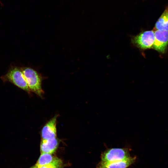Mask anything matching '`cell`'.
Instances as JSON below:
<instances>
[{
  "label": "cell",
  "mask_w": 168,
  "mask_h": 168,
  "mask_svg": "<svg viewBox=\"0 0 168 168\" xmlns=\"http://www.w3.org/2000/svg\"><path fill=\"white\" fill-rule=\"evenodd\" d=\"M58 115H55L42 128L41 136L43 140L56 138L57 136L56 123Z\"/></svg>",
  "instance_id": "cell-7"
},
{
  "label": "cell",
  "mask_w": 168,
  "mask_h": 168,
  "mask_svg": "<svg viewBox=\"0 0 168 168\" xmlns=\"http://www.w3.org/2000/svg\"><path fill=\"white\" fill-rule=\"evenodd\" d=\"M136 159V156H130L123 160L112 162L100 161L96 168H127L134 163Z\"/></svg>",
  "instance_id": "cell-6"
},
{
  "label": "cell",
  "mask_w": 168,
  "mask_h": 168,
  "mask_svg": "<svg viewBox=\"0 0 168 168\" xmlns=\"http://www.w3.org/2000/svg\"><path fill=\"white\" fill-rule=\"evenodd\" d=\"M58 144V141L56 138L42 139L40 145V151L41 153L52 154L57 149Z\"/></svg>",
  "instance_id": "cell-8"
},
{
  "label": "cell",
  "mask_w": 168,
  "mask_h": 168,
  "mask_svg": "<svg viewBox=\"0 0 168 168\" xmlns=\"http://www.w3.org/2000/svg\"><path fill=\"white\" fill-rule=\"evenodd\" d=\"M128 147L108 148L102 152L100 158L103 162H112L124 160L130 156Z\"/></svg>",
  "instance_id": "cell-3"
},
{
  "label": "cell",
  "mask_w": 168,
  "mask_h": 168,
  "mask_svg": "<svg viewBox=\"0 0 168 168\" xmlns=\"http://www.w3.org/2000/svg\"><path fill=\"white\" fill-rule=\"evenodd\" d=\"M155 40L152 48L160 53H164L168 45V31L154 30Z\"/></svg>",
  "instance_id": "cell-5"
},
{
  "label": "cell",
  "mask_w": 168,
  "mask_h": 168,
  "mask_svg": "<svg viewBox=\"0 0 168 168\" xmlns=\"http://www.w3.org/2000/svg\"><path fill=\"white\" fill-rule=\"evenodd\" d=\"M154 29V30L168 31V7L156 22Z\"/></svg>",
  "instance_id": "cell-9"
},
{
  "label": "cell",
  "mask_w": 168,
  "mask_h": 168,
  "mask_svg": "<svg viewBox=\"0 0 168 168\" xmlns=\"http://www.w3.org/2000/svg\"><path fill=\"white\" fill-rule=\"evenodd\" d=\"M56 157L52 154L47 153H41L35 166L36 168L42 166L52 162Z\"/></svg>",
  "instance_id": "cell-10"
},
{
  "label": "cell",
  "mask_w": 168,
  "mask_h": 168,
  "mask_svg": "<svg viewBox=\"0 0 168 168\" xmlns=\"http://www.w3.org/2000/svg\"><path fill=\"white\" fill-rule=\"evenodd\" d=\"M155 40L154 30L143 31L132 39V43L142 49H149L152 47Z\"/></svg>",
  "instance_id": "cell-4"
},
{
  "label": "cell",
  "mask_w": 168,
  "mask_h": 168,
  "mask_svg": "<svg viewBox=\"0 0 168 168\" xmlns=\"http://www.w3.org/2000/svg\"><path fill=\"white\" fill-rule=\"evenodd\" d=\"M21 68L30 90L42 96L44 91L41 87V78L39 75L30 68Z\"/></svg>",
  "instance_id": "cell-2"
},
{
  "label": "cell",
  "mask_w": 168,
  "mask_h": 168,
  "mask_svg": "<svg viewBox=\"0 0 168 168\" xmlns=\"http://www.w3.org/2000/svg\"><path fill=\"white\" fill-rule=\"evenodd\" d=\"M62 161L58 158L56 157L53 161L51 163L36 168H62Z\"/></svg>",
  "instance_id": "cell-11"
},
{
  "label": "cell",
  "mask_w": 168,
  "mask_h": 168,
  "mask_svg": "<svg viewBox=\"0 0 168 168\" xmlns=\"http://www.w3.org/2000/svg\"><path fill=\"white\" fill-rule=\"evenodd\" d=\"M36 168V167H35V166H33V167H31V168Z\"/></svg>",
  "instance_id": "cell-12"
},
{
  "label": "cell",
  "mask_w": 168,
  "mask_h": 168,
  "mask_svg": "<svg viewBox=\"0 0 168 168\" xmlns=\"http://www.w3.org/2000/svg\"><path fill=\"white\" fill-rule=\"evenodd\" d=\"M1 78L3 81L11 82L28 92L30 91L21 67L12 66Z\"/></svg>",
  "instance_id": "cell-1"
}]
</instances>
